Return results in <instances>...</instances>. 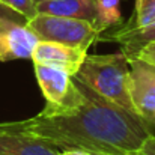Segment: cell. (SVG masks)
<instances>
[{"label":"cell","mask_w":155,"mask_h":155,"mask_svg":"<svg viewBox=\"0 0 155 155\" xmlns=\"http://www.w3.org/2000/svg\"><path fill=\"white\" fill-rule=\"evenodd\" d=\"M81 87L86 101L77 108L59 110L45 105L29 119L0 125L41 139L59 149L81 148L92 152L133 154L154 134L136 113L107 101L84 84Z\"/></svg>","instance_id":"obj_1"},{"label":"cell","mask_w":155,"mask_h":155,"mask_svg":"<svg viewBox=\"0 0 155 155\" xmlns=\"http://www.w3.org/2000/svg\"><path fill=\"white\" fill-rule=\"evenodd\" d=\"M74 77L107 101L136 113L131 100V65L124 51L87 54Z\"/></svg>","instance_id":"obj_2"},{"label":"cell","mask_w":155,"mask_h":155,"mask_svg":"<svg viewBox=\"0 0 155 155\" xmlns=\"http://www.w3.org/2000/svg\"><path fill=\"white\" fill-rule=\"evenodd\" d=\"M27 26L41 41L62 42L84 50H89L101 35L91 21L47 14H36L27 21Z\"/></svg>","instance_id":"obj_3"},{"label":"cell","mask_w":155,"mask_h":155,"mask_svg":"<svg viewBox=\"0 0 155 155\" xmlns=\"http://www.w3.org/2000/svg\"><path fill=\"white\" fill-rule=\"evenodd\" d=\"M35 65V77L48 107L59 110L77 108L86 101L81 84L69 72L44 63Z\"/></svg>","instance_id":"obj_4"},{"label":"cell","mask_w":155,"mask_h":155,"mask_svg":"<svg viewBox=\"0 0 155 155\" xmlns=\"http://www.w3.org/2000/svg\"><path fill=\"white\" fill-rule=\"evenodd\" d=\"M130 65L131 100L136 114L155 134V68L137 57H130Z\"/></svg>","instance_id":"obj_5"},{"label":"cell","mask_w":155,"mask_h":155,"mask_svg":"<svg viewBox=\"0 0 155 155\" xmlns=\"http://www.w3.org/2000/svg\"><path fill=\"white\" fill-rule=\"evenodd\" d=\"M39 38L27 26L15 21L0 23V62L32 59Z\"/></svg>","instance_id":"obj_6"},{"label":"cell","mask_w":155,"mask_h":155,"mask_svg":"<svg viewBox=\"0 0 155 155\" xmlns=\"http://www.w3.org/2000/svg\"><path fill=\"white\" fill-rule=\"evenodd\" d=\"M87 56V50L80 47L66 45L54 41H41L36 44L32 56L33 63H44L63 69L71 75H75Z\"/></svg>","instance_id":"obj_7"},{"label":"cell","mask_w":155,"mask_h":155,"mask_svg":"<svg viewBox=\"0 0 155 155\" xmlns=\"http://www.w3.org/2000/svg\"><path fill=\"white\" fill-rule=\"evenodd\" d=\"M59 148L0 125V155H59Z\"/></svg>","instance_id":"obj_8"},{"label":"cell","mask_w":155,"mask_h":155,"mask_svg":"<svg viewBox=\"0 0 155 155\" xmlns=\"http://www.w3.org/2000/svg\"><path fill=\"white\" fill-rule=\"evenodd\" d=\"M38 14L59 15L86 20L97 23V2L95 0H47L36 5Z\"/></svg>","instance_id":"obj_9"},{"label":"cell","mask_w":155,"mask_h":155,"mask_svg":"<svg viewBox=\"0 0 155 155\" xmlns=\"http://www.w3.org/2000/svg\"><path fill=\"white\" fill-rule=\"evenodd\" d=\"M97 2V23L95 27L100 33L122 24V14L119 11L120 0H95ZM101 36V35H100Z\"/></svg>","instance_id":"obj_10"},{"label":"cell","mask_w":155,"mask_h":155,"mask_svg":"<svg viewBox=\"0 0 155 155\" xmlns=\"http://www.w3.org/2000/svg\"><path fill=\"white\" fill-rule=\"evenodd\" d=\"M155 24V0H136L134 15L131 21L122 27L125 29H145Z\"/></svg>","instance_id":"obj_11"},{"label":"cell","mask_w":155,"mask_h":155,"mask_svg":"<svg viewBox=\"0 0 155 155\" xmlns=\"http://www.w3.org/2000/svg\"><path fill=\"white\" fill-rule=\"evenodd\" d=\"M3 2L12 9H15L17 12H20L21 15H24L27 20L33 18L38 14L35 0H3Z\"/></svg>","instance_id":"obj_12"},{"label":"cell","mask_w":155,"mask_h":155,"mask_svg":"<svg viewBox=\"0 0 155 155\" xmlns=\"http://www.w3.org/2000/svg\"><path fill=\"white\" fill-rule=\"evenodd\" d=\"M2 21H15V23L27 24L29 20L20 12H17L15 9H12L11 6H8L3 0H0V23Z\"/></svg>","instance_id":"obj_13"},{"label":"cell","mask_w":155,"mask_h":155,"mask_svg":"<svg viewBox=\"0 0 155 155\" xmlns=\"http://www.w3.org/2000/svg\"><path fill=\"white\" fill-rule=\"evenodd\" d=\"M131 57H137L149 65H152L155 68V42H149V44H145L143 47H140L134 56Z\"/></svg>","instance_id":"obj_14"},{"label":"cell","mask_w":155,"mask_h":155,"mask_svg":"<svg viewBox=\"0 0 155 155\" xmlns=\"http://www.w3.org/2000/svg\"><path fill=\"white\" fill-rule=\"evenodd\" d=\"M131 155H155V134H151L145 143Z\"/></svg>","instance_id":"obj_15"},{"label":"cell","mask_w":155,"mask_h":155,"mask_svg":"<svg viewBox=\"0 0 155 155\" xmlns=\"http://www.w3.org/2000/svg\"><path fill=\"white\" fill-rule=\"evenodd\" d=\"M59 155H95L92 151L81 149V148H68V149H60Z\"/></svg>","instance_id":"obj_16"},{"label":"cell","mask_w":155,"mask_h":155,"mask_svg":"<svg viewBox=\"0 0 155 155\" xmlns=\"http://www.w3.org/2000/svg\"><path fill=\"white\" fill-rule=\"evenodd\" d=\"M95 155H131V154H120V152H94Z\"/></svg>","instance_id":"obj_17"},{"label":"cell","mask_w":155,"mask_h":155,"mask_svg":"<svg viewBox=\"0 0 155 155\" xmlns=\"http://www.w3.org/2000/svg\"><path fill=\"white\" fill-rule=\"evenodd\" d=\"M41 2H47V0H35V3L38 5V3H41Z\"/></svg>","instance_id":"obj_18"}]
</instances>
